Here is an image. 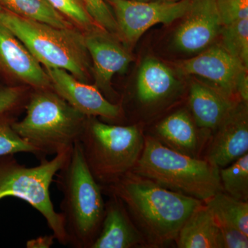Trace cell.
<instances>
[{
    "label": "cell",
    "mask_w": 248,
    "mask_h": 248,
    "mask_svg": "<svg viewBox=\"0 0 248 248\" xmlns=\"http://www.w3.org/2000/svg\"><path fill=\"white\" fill-rule=\"evenodd\" d=\"M104 187L122 201L145 242L156 247L175 241L186 220L203 203L132 171Z\"/></svg>",
    "instance_id": "6da1fadb"
},
{
    "label": "cell",
    "mask_w": 248,
    "mask_h": 248,
    "mask_svg": "<svg viewBox=\"0 0 248 248\" xmlns=\"http://www.w3.org/2000/svg\"><path fill=\"white\" fill-rule=\"evenodd\" d=\"M56 176L63 195L60 208L64 220L67 246L91 248L100 231L106 203L102 186L90 171L79 141L75 143Z\"/></svg>",
    "instance_id": "7a4b0ae2"
},
{
    "label": "cell",
    "mask_w": 248,
    "mask_h": 248,
    "mask_svg": "<svg viewBox=\"0 0 248 248\" xmlns=\"http://www.w3.org/2000/svg\"><path fill=\"white\" fill-rule=\"evenodd\" d=\"M219 168L207 159L178 153L153 137H145L143 151L132 172L174 192L205 202L222 192Z\"/></svg>",
    "instance_id": "3957f363"
},
{
    "label": "cell",
    "mask_w": 248,
    "mask_h": 248,
    "mask_svg": "<svg viewBox=\"0 0 248 248\" xmlns=\"http://www.w3.org/2000/svg\"><path fill=\"white\" fill-rule=\"evenodd\" d=\"M25 117L15 121L13 128L45 159L70 149L79 141L87 117L49 89L37 90L25 106Z\"/></svg>",
    "instance_id": "277c9868"
},
{
    "label": "cell",
    "mask_w": 248,
    "mask_h": 248,
    "mask_svg": "<svg viewBox=\"0 0 248 248\" xmlns=\"http://www.w3.org/2000/svg\"><path fill=\"white\" fill-rule=\"evenodd\" d=\"M0 22L29 49L45 68L63 69L88 83L91 70L84 33L73 28H59L19 17L2 9Z\"/></svg>",
    "instance_id": "5b68a950"
},
{
    "label": "cell",
    "mask_w": 248,
    "mask_h": 248,
    "mask_svg": "<svg viewBox=\"0 0 248 248\" xmlns=\"http://www.w3.org/2000/svg\"><path fill=\"white\" fill-rule=\"evenodd\" d=\"M144 140L138 125H110L89 117L79 141L93 177L107 186L133 170Z\"/></svg>",
    "instance_id": "8992f818"
},
{
    "label": "cell",
    "mask_w": 248,
    "mask_h": 248,
    "mask_svg": "<svg viewBox=\"0 0 248 248\" xmlns=\"http://www.w3.org/2000/svg\"><path fill=\"white\" fill-rule=\"evenodd\" d=\"M72 148L55 155L51 160L41 159L40 164L34 167L19 164L14 155L0 156V200L13 197L30 204L45 218L55 239L63 246H67L64 220L61 213L54 208L50 186L68 159Z\"/></svg>",
    "instance_id": "52a82bcc"
},
{
    "label": "cell",
    "mask_w": 248,
    "mask_h": 248,
    "mask_svg": "<svg viewBox=\"0 0 248 248\" xmlns=\"http://www.w3.org/2000/svg\"><path fill=\"white\" fill-rule=\"evenodd\" d=\"M176 68L181 74L208 80L226 97L235 100L238 95L248 104V67L223 47L206 48L195 58L178 62Z\"/></svg>",
    "instance_id": "ba28073f"
},
{
    "label": "cell",
    "mask_w": 248,
    "mask_h": 248,
    "mask_svg": "<svg viewBox=\"0 0 248 248\" xmlns=\"http://www.w3.org/2000/svg\"><path fill=\"white\" fill-rule=\"evenodd\" d=\"M114 11L117 34L126 45H135L150 28L169 24L184 17L191 0H107Z\"/></svg>",
    "instance_id": "9c48e42d"
},
{
    "label": "cell",
    "mask_w": 248,
    "mask_h": 248,
    "mask_svg": "<svg viewBox=\"0 0 248 248\" xmlns=\"http://www.w3.org/2000/svg\"><path fill=\"white\" fill-rule=\"evenodd\" d=\"M51 89L68 104L86 117H100L117 120L122 108L103 95L97 86L83 82L68 71L60 68H45Z\"/></svg>",
    "instance_id": "30bf717a"
},
{
    "label": "cell",
    "mask_w": 248,
    "mask_h": 248,
    "mask_svg": "<svg viewBox=\"0 0 248 248\" xmlns=\"http://www.w3.org/2000/svg\"><path fill=\"white\" fill-rule=\"evenodd\" d=\"M184 17L174 37L176 48L184 53H201L221 33L223 25L215 0H191Z\"/></svg>",
    "instance_id": "8fae6325"
},
{
    "label": "cell",
    "mask_w": 248,
    "mask_h": 248,
    "mask_svg": "<svg viewBox=\"0 0 248 248\" xmlns=\"http://www.w3.org/2000/svg\"><path fill=\"white\" fill-rule=\"evenodd\" d=\"M0 71L36 90L51 88L45 68L19 38L1 22Z\"/></svg>",
    "instance_id": "7c38bea8"
},
{
    "label": "cell",
    "mask_w": 248,
    "mask_h": 248,
    "mask_svg": "<svg viewBox=\"0 0 248 248\" xmlns=\"http://www.w3.org/2000/svg\"><path fill=\"white\" fill-rule=\"evenodd\" d=\"M107 32L99 27L86 31L84 42L93 62L91 70L95 79L94 86L108 94L111 93L112 78L127 69L132 58Z\"/></svg>",
    "instance_id": "4fadbf2b"
},
{
    "label": "cell",
    "mask_w": 248,
    "mask_h": 248,
    "mask_svg": "<svg viewBox=\"0 0 248 248\" xmlns=\"http://www.w3.org/2000/svg\"><path fill=\"white\" fill-rule=\"evenodd\" d=\"M248 153L247 104H236L217 128L208 148L207 160L219 169L226 167Z\"/></svg>",
    "instance_id": "5bb4252c"
},
{
    "label": "cell",
    "mask_w": 248,
    "mask_h": 248,
    "mask_svg": "<svg viewBox=\"0 0 248 248\" xmlns=\"http://www.w3.org/2000/svg\"><path fill=\"white\" fill-rule=\"evenodd\" d=\"M110 196L100 231L91 248H131L145 244L122 201Z\"/></svg>",
    "instance_id": "9a60e30c"
},
{
    "label": "cell",
    "mask_w": 248,
    "mask_h": 248,
    "mask_svg": "<svg viewBox=\"0 0 248 248\" xmlns=\"http://www.w3.org/2000/svg\"><path fill=\"white\" fill-rule=\"evenodd\" d=\"M237 103L212 86L192 82L189 105L196 125L208 130H217Z\"/></svg>",
    "instance_id": "2e32d148"
},
{
    "label": "cell",
    "mask_w": 248,
    "mask_h": 248,
    "mask_svg": "<svg viewBox=\"0 0 248 248\" xmlns=\"http://www.w3.org/2000/svg\"><path fill=\"white\" fill-rule=\"evenodd\" d=\"M175 241L179 248H226L216 219L204 202L186 220Z\"/></svg>",
    "instance_id": "e0dca14e"
},
{
    "label": "cell",
    "mask_w": 248,
    "mask_h": 248,
    "mask_svg": "<svg viewBox=\"0 0 248 248\" xmlns=\"http://www.w3.org/2000/svg\"><path fill=\"white\" fill-rule=\"evenodd\" d=\"M158 139L164 146L186 155L197 157L200 136L193 121L185 110H179L161 121L156 128Z\"/></svg>",
    "instance_id": "ac0fdd59"
},
{
    "label": "cell",
    "mask_w": 248,
    "mask_h": 248,
    "mask_svg": "<svg viewBox=\"0 0 248 248\" xmlns=\"http://www.w3.org/2000/svg\"><path fill=\"white\" fill-rule=\"evenodd\" d=\"M172 72L164 63L148 58L139 71L137 92L139 100L143 104H153L169 97L176 86Z\"/></svg>",
    "instance_id": "d6986e66"
},
{
    "label": "cell",
    "mask_w": 248,
    "mask_h": 248,
    "mask_svg": "<svg viewBox=\"0 0 248 248\" xmlns=\"http://www.w3.org/2000/svg\"><path fill=\"white\" fill-rule=\"evenodd\" d=\"M204 203L219 228H236L248 236V202L236 200L222 191Z\"/></svg>",
    "instance_id": "ffe728a7"
},
{
    "label": "cell",
    "mask_w": 248,
    "mask_h": 248,
    "mask_svg": "<svg viewBox=\"0 0 248 248\" xmlns=\"http://www.w3.org/2000/svg\"><path fill=\"white\" fill-rule=\"evenodd\" d=\"M0 7L11 14L59 28L76 27L47 0H0Z\"/></svg>",
    "instance_id": "44dd1931"
},
{
    "label": "cell",
    "mask_w": 248,
    "mask_h": 248,
    "mask_svg": "<svg viewBox=\"0 0 248 248\" xmlns=\"http://www.w3.org/2000/svg\"><path fill=\"white\" fill-rule=\"evenodd\" d=\"M222 189L236 200L248 202V153L219 170Z\"/></svg>",
    "instance_id": "7402d4cb"
},
{
    "label": "cell",
    "mask_w": 248,
    "mask_h": 248,
    "mask_svg": "<svg viewBox=\"0 0 248 248\" xmlns=\"http://www.w3.org/2000/svg\"><path fill=\"white\" fill-rule=\"evenodd\" d=\"M222 46L235 58L248 66V18L223 25Z\"/></svg>",
    "instance_id": "603a6c76"
},
{
    "label": "cell",
    "mask_w": 248,
    "mask_h": 248,
    "mask_svg": "<svg viewBox=\"0 0 248 248\" xmlns=\"http://www.w3.org/2000/svg\"><path fill=\"white\" fill-rule=\"evenodd\" d=\"M14 122L10 114L0 115V156L21 153L37 156L35 148L15 132L12 127Z\"/></svg>",
    "instance_id": "cb8c5ba5"
},
{
    "label": "cell",
    "mask_w": 248,
    "mask_h": 248,
    "mask_svg": "<svg viewBox=\"0 0 248 248\" xmlns=\"http://www.w3.org/2000/svg\"><path fill=\"white\" fill-rule=\"evenodd\" d=\"M49 4L73 23L86 31L99 27L86 9L84 0H47Z\"/></svg>",
    "instance_id": "d4e9b609"
},
{
    "label": "cell",
    "mask_w": 248,
    "mask_h": 248,
    "mask_svg": "<svg viewBox=\"0 0 248 248\" xmlns=\"http://www.w3.org/2000/svg\"><path fill=\"white\" fill-rule=\"evenodd\" d=\"M86 9L96 24L110 33L117 34L115 17L104 0H84Z\"/></svg>",
    "instance_id": "484cf974"
},
{
    "label": "cell",
    "mask_w": 248,
    "mask_h": 248,
    "mask_svg": "<svg viewBox=\"0 0 248 248\" xmlns=\"http://www.w3.org/2000/svg\"><path fill=\"white\" fill-rule=\"evenodd\" d=\"M223 25L248 18V0H215Z\"/></svg>",
    "instance_id": "4316f807"
},
{
    "label": "cell",
    "mask_w": 248,
    "mask_h": 248,
    "mask_svg": "<svg viewBox=\"0 0 248 248\" xmlns=\"http://www.w3.org/2000/svg\"><path fill=\"white\" fill-rule=\"evenodd\" d=\"M25 93L16 86L0 87V115L11 114L21 107Z\"/></svg>",
    "instance_id": "83f0119b"
},
{
    "label": "cell",
    "mask_w": 248,
    "mask_h": 248,
    "mask_svg": "<svg viewBox=\"0 0 248 248\" xmlns=\"http://www.w3.org/2000/svg\"><path fill=\"white\" fill-rule=\"evenodd\" d=\"M226 248H248V236L236 228H221Z\"/></svg>",
    "instance_id": "f1b7e54d"
},
{
    "label": "cell",
    "mask_w": 248,
    "mask_h": 248,
    "mask_svg": "<svg viewBox=\"0 0 248 248\" xmlns=\"http://www.w3.org/2000/svg\"><path fill=\"white\" fill-rule=\"evenodd\" d=\"M55 239L53 234L39 236L36 239L29 240L27 242L28 248H49L54 244Z\"/></svg>",
    "instance_id": "f546056e"
},
{
    "label": "cell",
    "mask_w": 248,
    "mask_h": 248,
    "mask_svg": "<svg viewBox=\"0 0 248 248\" xmlns=\"http://www.w3.org/2000/svg\"><path fill=\"white\" fill-rule=\"evenodd\" d=\"M137 1H150V0H137Z\"/></svg>",
    "instance_id": "4dcf8cb0"
},
{
    "label": "cell",
    "mask_w": 248,
    "mask_h": 248,
    "mask_svg": "<svg viewBox=\"0 0 248 248\" xmlns=\"http://www.w3.org/2000/svg\"><path fill=\"white\" fill-rule=\"evenodd\" d=\"M1 10H2V9H1V7H0V11H1Z\"/></svg>",
    "instance_id": "1f68e13d"
}]
</instances>
